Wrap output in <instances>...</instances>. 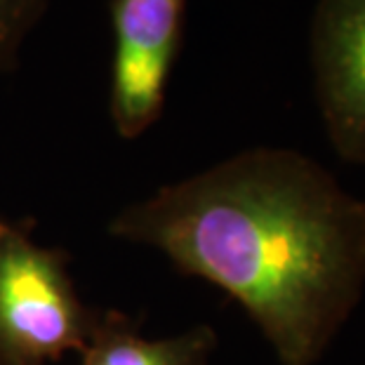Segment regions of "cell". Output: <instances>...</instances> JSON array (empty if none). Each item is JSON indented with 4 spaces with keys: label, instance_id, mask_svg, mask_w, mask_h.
<instances>
[{
    "label": "cell",
    "instance_id": "obj_1",
    "mask_svg": "<svg viewBox=\"0 0 365 365\" xmlns=\"http://www.w3.org/2000/svg\"><path fill=\"white\" fill-rule=\"evenodd\" d=\"M108 234L220 287L281 365H316L365 292V198L307 153L255 146L123 207Z\"/></svg>",
    "mask_w": 365,
    "mask_h": 365
},
{
    "label": "cell",
    "instance_id": "obj_2",
    "mask_svg": "<svg viewBox=\"0 0 365 365\" xmlns=\"http://www.w3.org/2000/svg\"><path fill=\"white\" fill-rule=\"evenodd\" d=\"M95 318L68 274V255L0 220V365H48L81 351Z\"/></svg>",
    "mask_w": 365,
    "mask_h": 365
},
{
    "label": "cell",
    "instance_id": "obj_3",
    "mask_svg": "<svg viewBox=\"0 0 365 365\" xmlns=\"http://www.w3.org/2000/svg\"><path fill=\"white\" fill-rule=\"evenodd\" d=\"M108 115L123 139L156 125L182 48L186 0H111Z\"/></svg>",
    "mask_w": 365,
    "mask_h": 365
},
{
    "label": "cell",
    "instance_id": "obj_4",
    "mask_svg": "<svg viewBox=\"0 0 365 365\" xmlns=\"http://www.w3.org/2000/svg\"><path fill=\"white\" fill-rule=\"evenodd\" d=\"M309 54L330 146L365 165V0H316Z\"/></svg>",
    "mask_w": 365,
    "mask_h": 365
},
{
    "label": "cell",
    "instance_id": "obj_5",
    "mask_svg": "<svg viewBox=\"0 0 365 365\" xmlns=\"http://www.w3.org/2000/svg\"><path fill=\"white\" fill-rule=\"evenodd\" d=\"M220 337L198 323L177 335L146 339L118 309H97L95 325L81 349V365H210Z\"/></svg>",
    "mask_w": 365,
    "mask_h": 365
},
{
    "label": "cell",
    "instance_id": "obj_6",
    "mask_svg": "<svg viewBox=\"0 0 365 365\" xmlns=\"http://www.w3.org/2000/svg\"><path fill=\"white\" fill-rule=\"evenodd\" d=\"M50 0H0V73L12 71L26 36L36 29Z\"/></svg>",
    "mask_w": 365,
    "mask_h": 365
}]
</instances>
